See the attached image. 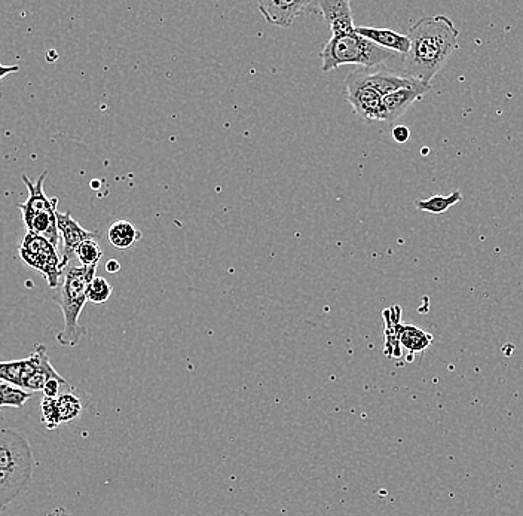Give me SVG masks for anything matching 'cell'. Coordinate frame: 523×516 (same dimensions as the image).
<instances>
[{
  "instance_id": "e0dca14e",
  "label": "cell",
  "mask_w": 523,
  "mask_h": 516,
  "mask_svg": "<svg viewBox=\"0 0 523 516\" xmlns=\"http://www.w3.org/2000/svg\"><path fill=\"white\" fill-rule=\"evenodd\" d=\"M107 238L113 247L119 250H127L133 247L137 241L142 240V232L137 230L131 222L116 221L113 222L107 231Z\"/></svg>"
},
{
  "instance_id": "8992f818",
  "label": "cell",
  "mask_w": 523,
  "mask_h": 516,
  "mask_svg": "<svg viewBox=\"0 0 523 516\" xmlns=\"http://www.w3.org/2000/svg\"><path fill=\"white\" fill-rule=\"evenodd\" d=\"M345 99L366 124L382 121V100H384V97L372 85L367 84L360 70H356V72L347 76Z\"/></svg>"
},
{
  "instance_id": "603a6c76",
  "label": "cell",
  "mask_w": 523,
  "mask_h": 516,
  "mask_svg": "<svg viewBox=\"0 0 523 516\" xmlns=\"http://www.w3.org/2000/svg\"><path fill=\"white\" fill-rule=\"evenodd\" d=\"M391 137H393L394 142L406 143L411 139V130L406 125H397L391 131Z\"/></svg>"
},
{
  "instance_id": "7c38bea8",
  "label": "cell",
  "mask_w": 523,
  "mask_h": 516,
  "mask_svg": "<svg viewBox=\"0 0 523 516\" xmlns=\"http://www.w3.org/2000/svg\"><path fill=\"white\" fill-rule=\"evenodd\" d=\"M48 176V172H44L33 183L27 174L21 176L24 185L29 189V198L26 203L18 204V209L21 210L23 218L26 216L39 215V213H53L57 212L58 200L57 198H48L44 191L45 177Z\"/></svg>"
},
{
  "instance_id": "7402d4cb",
  "label": "cell",
  "mask_w": 523,
  "mask_h": 516,
  "mask_svg": "<svg viewBox=\"0 0 523 516\" xmlns=\"http://www.w3.org/2000/svg\"><path fill=\"white\" fill-rule=\"evenodd\" d=\"M112 293L113 287L110 286L105 277L96 276L88 287V301L93 302V304H105L109 301Z\"/></svg>"
},
{
  "instance_id": "8fae6325",
  "label": "cell",
  "mask_w": 523,
  "mask_h": 516,
  "mask_svg": "<svg viewBox=\"0 0 523 516\" xmlns=\"http://www.w3.org/2000/svg\"><path fill=\"white\" fill-rule=\"evenodd\" d=\"M318 6L332 36L347 35L356 30L351 3L348 0H320Z\"/></svg>"
},
{
  "instance_id": "30bf717a",
  "label": "cell",
  "mask_w": 523,
  "mask_h": 516,
  "mask_svg": "<svg viewBox=\"0 0 523 516\" xmlns=\"http://www.w3.org/2000/svg\"><path fill=\"white\" fill-rule=\"evenodd\" d=\"M310 0H292V2H278V0H259L258 8L268 23L277 27H290L296 18L310 6Z\"/></svg>"
},
{
  "instance_id": "9a60e30c",
  "label": "cell",
  "mask_w": 523,
  "mask_h": 516,
  "mask_svg": "<svg viewBox=\"0 0 523 516\" xmlns=\"http://www.w3.org/2000/svg\"><path fill=\"white\" fill-rule=\"evenodd\" d=\"M427 90H418V88H405V90L396 91L388 94L382 100V121L393 122L408 112V109L414 105L417 100L421 99Z\"/></svg>"
},
{
  "instance_id": "5b68a950",
  "label": "cell",
  "mask_w": 523,
  "mask_h": 516,
  "mask_svg": "<svg viewBox=\"0 0 523 516\" xmlns=\"http://www.w3.org/2000/svg\"><path fill=\"white\" fill-rule=\"evenodd\" d=\"M20 258L27 267L39 271L47 279L48 286L57 289L64 270L57 247L47 238L27 232L20 247Z\"/></svg>"
},
{
  "instance_id": "4fadbf2b",
  "label": "cell",
  "mask_w": 523,
  "mask_h": 516,
  "mask_svg": "<svg viewBox=\"0 0 523 516\" xmlns=\"http://www.w3.org/2000/svg\"><path fill=\"white\" fill-rule=\"evenodd\" d=\"M356 33L363 38L369 39L373 44L384 50L393 51L399 56H408L411 50V39L408 35L394 32L390 29H375V27H356Z\"/></svg>"
},
{
  "instance_id": "d6986e66",
  "label": "cell",
  "mask_w": 523,
  "mask_h": 516,
  "mask_svg": "<svg viewBox=\"0 0 523 516\" xmlns=\"http://www.w3.org/2000/svg\"><path fill=\"white\" fill-rule=\"evenodd\" d=\"M463 200V194L458 189L452 191L448 197H442V195H434V197L428 198V200H417L415 201V207L419 212L431 213V215H443L448 212L452 206L460 203Z\"/></svg>"
},
{
  "instance_id": "3957f363",
  "label": "cell",
  "mask_w": 523,
  "mask_h": 516,
  "mask_svg": "<svg viewBox=\"0 0 523 516\" xmlns=\"http://www.w3.org/2000/svg\"><path fill=\"white\" fill-rule=\"evenodd\" d=\"M400 57L363 38L354 30L347 35L332 36L320 53L321 70L332 72L345 64H356L363 69H376L387 61Z\"/></svg>"
},
{
  "instance_id": "44dd1931",
  "label": "cell",
  "mask_w": 523,
  "mask_h": 516,
  "mask_svg": "<svg viewBox=\"0 0 523 516\" xmlns=\"http://www.w3.org/2000/svg\"><path fill=\"white\" fill-rule=\"evenodd\" d=\"M76 258L81 262L82 267H97L103 258V249L97 240L85 241L76 250Z\"/></svg>"
},
{
  "instance_id": "5bb4252c",
  "label": "cell",
  "mask_w": 523,
  "mask_h": 516,
  "mask_svg": "<svg viewBox=\"0 0 523 516\" xmlns=\"http://www.w3.org/2000/svg\"><path fill=\"white\" fill-rule=\"evenodd\" d=\"M33 473L21 470L0 469V514L6 511L15 499L26 493L32 482Z\"/></svg>"
},
{
  "instance_id": "ba28073f",
  "label": "cell",
  "mask_w": 523,
  "mask_h": 516,
  "mask_svg": "<svg viewBox=\"0 0 523 516\" xmlns=\"http://www.w3.org/2000/svg\"><path fill=\"white\" fill-rule=\"evenodd\" d=\"M57 227L60 237L63 238V253H61V265L63 270L69 267V262L76 256V250L85 241L97 240L102 237L99 231L84 230L70 213H57Z\"/></svg>"
},
{
  "instance_id": "83f0119b",
  "label": "cell",
  "mask_w": 523,
  "mask_h": 516,
  "mask_svg": "<svg viewBox=\"0 0 523 516\" xmlns=\"http://www.w3.org/2000/svg\"><path fill=\"white\" fill-rule=\"evenodd\" d=\"M0 383H2V381H0Z\"/></svg>"
},
{
  "instance_id": "ffe728a7",
  "label": "cell",
  "mask_w": 523,
  "mask_h": 516,
  "mask_svg": "<svg viewBox=\"0 0 523 516\" xmlns=\"http://www.w3.org/2000/svg\"><path fill=\"white\" fill-rule=\"evenodd\" d=\"M33 393L26 392L20 387L12 386L8 383H0V409L5 406H12V408H21L30 398Z\"/></svg>"
},
{
  "instance_id": "4316f807",
  "label": "cell",
  "mask_w": 523,
  "mask_h": 516,
  "mask_svg": "<svg viewBox=\"0 0 523 516\" xmlns=\"http://www.w3.org/2000/svg\"><path fill=\"white\" fill-rule=\"evenodd\" d=\"M54 516H58L57 511L54 512Z\"/></svg>"
},
{
  "instance_id": "7a4b0ae2",
  "label": "cell",
  "mask_w": 523,
  "mask_h": 516,
  "mask_svg": "<svg viewBox=\"0 0 523 516\" xmlns=\"http://www.w3.org/2000/svg\"><path fill=\"white\" fill-rule=\"evenodd\" d=\"M97 267H75L69 265L63 271L60 285L53 298L60 305L64 326L57 335L58 344L63 347H76L87 334V328L79 325V316L88 301V287L96 277Z\"/></svg>"
},
{
  "instance_id": "277c9868",
  "label": "cell",
  "mask_w": 523,
  "mask_h": 516,
  "mask_svg": "<svg viewBox=\"0 0 523 516\" xmlns=\"http://www.w3.org/2000/svg\"><path fill=\"white\" fill-rule=\"evenodd\" d=\"M48 357L47 347L36 344L35 350L26 359L0 362V381L20 387L26 392H42L51 380H61Z\"/></svg>"
},
{
  "instance_id": "484cf974",
  "label": "cell",
  "mask_w": 523,
  "mask_h": 516,
  "mask_svg": "<svg viewBox=\"0 0 523 516\" xmlns=\"http://www.w3.org/2000/svg\"><path fill=\"white\" fill-rule=\"evenodd\" d=\"M58 516H72L69 514V512L66 511V509L58 508L57 511Z\"/></svg>"
},
{
  "instance_id": "ac0fdd59",
  "label": "cell",
  "mask_w": 523,
  "mask_h": 516,
  "mask_svg": "<svg viewBox=\"0 0 523 516\" xmlns=\"http://www.w3.org/2000/svg\"><path fill=\"white\" fill-rule=\"evenodd\" d=\"M400 316H402V310L400 307L387 308L384 311V319L387 322V329H385V354L388 357H402V347L399 343V326H400Z\"/></svg>"
},
{
  "instance_id": "6da1fadb",
  "label": "cell",
  "mask_w": 523,
  "mask_h": 516,
  "mask_svg": "<svg viewBox=\"0 0 523 516\" xmlns=\"http://www.w3.org/2000/svg\"><path fill=\"white\" fill-rule=\"evenodd\" d=\"M411 50L405 57V70L409 78L431 85L434 76L448 63L458 48V32L446 15L424 17L408 33Z\"/></svg>"
},
{
  "instance_id": "52a82bcc",
  "label": "cell",
  "mask_w": 523,
  "mask_h": 516,
  "mask_svg": "<svg viewBox=\"0 0 523 516\" xmlns=\"http://www.w3.org/2000/svg\"><path fill=\"white\" fill-rule=\"evenodd\" d=\"M0 469L33 473L35 459L29 439L23 433L0 429Z\"/></svg>"
},
{
  "instance_id": "2e32d148",
  "label": "cell",
  "mask_w": 523,
  "mask_h": 516,
  "mask_svg": "<svg viewBox=\"0 0 523 516\" xmlns=\"http://www.w3.org/2000/svg\"><path fill=\"white\" fill-rule=\"evenodd\" d=\"M399 343L400 347L405 348V350L411 353V356H414L415 353H422V351L431 347V344H433V335L422 331V329L417 328V326L403 325V323H400Z\"/></svg>"
},
{
  "instance_id": "cb8c5ba5",
  "label": "cell",
  "mask_w": 523,
  "mask_h": 516,
  "mask_svg": "<svg viewBox=\"0 0 523 516\" xmlns=\"http://www.w3.org/2000/svg\"><path fill=\"white\" fill-rule=\"evenodd\" d=\"M106 271L109 274H118L121 271V264L116 259H110L106 262Z\"/></svg>"
},
{
  "instance_id": "9c48e42d",
  "label": "cell",
  "mask_w": 523,
  "mask_h": 516,
  "mask_svg": "<svg viewBox=\"0 0 523 516\" xmlns=\"http://www.w3.org/2000/svg\"><path fill=\"white\" fill-rule=\"evenodd\" d=\"M42 423L47 429H57L60 424L69 423L81 415L82 403L72 392L61 393L58 398H44L42 401Z\"/></svg>"
},
{
  "instance_id": "d4e9b609",
  "label": "cell",
  "mask_w": 523,
  "mask_h": 516,
  "mask_svg": "<svg viewBox=\"0 0 523 516\" xmlns=\"http://www.w3.org/2000/svg\"><path fill=\"white\" fill-rule=\"evenodd\" d=\"M18 70H20V67L18 66H3V64H0V79L11 75V73H17Z\"/></svg>"
}]
</instances>
